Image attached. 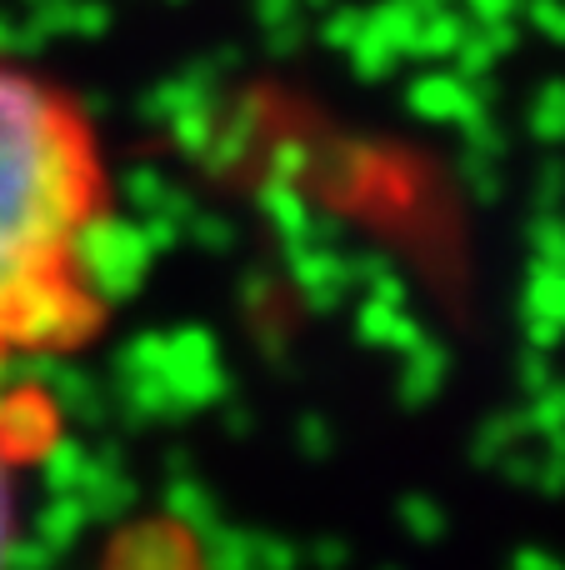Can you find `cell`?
<instances>
[{
	"instance_id": "6da1fadb",
	"label": "cell",
	"mask_w": 565,
	"mask_h": 570,
	"mask_svg": "<svg viewBox=\"0 0 565 570\" xmlns=\"http://www.w3.org/2000/svg\"><path fill=\"white\" fill-rule=\"evenodd\" d=\"M100 216L90 120L46 76L0 60V365L66 351L96 325Z\"/></svg>"
},
{
	"instance_id": "7a4b0ae2",
	"label": "cell",
	"mask_w": 565,
	"mask_h": 570,
	"mask_svg": "<svg viewBox=\"0 0 565 570\" xmlns=\"http://www.w3.org/2000/svg\"><path fill=\"white\" fill-rule=\"evenodd\" d=\"M10 551H16V465L0 441V570H6Z\"/></svg>"
}]
</instances>
